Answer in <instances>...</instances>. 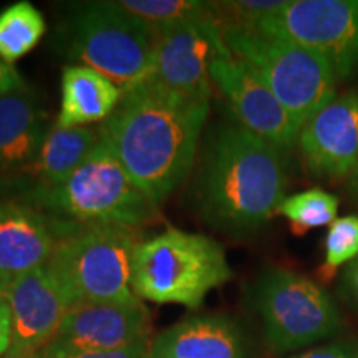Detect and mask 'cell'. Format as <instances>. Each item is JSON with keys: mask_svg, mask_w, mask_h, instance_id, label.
<instances>
[{"mask_svg": "<svg viewBox=\"0 0 358 358\" xmlns=\"http://www.w3.org/2000/svg\"><path fill=\"white\" fill-rule=\"evenodd\" d=\"M209 101L140 82L100 128L101 141L153 203L161 204L194 166Z\"/></svg>", "mask_w": 358, "mask_h": 358, "instance_id": "obj_1", "label": "cell"}, {"mask_svg": "<svg viewBox=\"0 0 358 358\" xmlns=\"http://www.w3.org/2000/svg\"><path fill=\"white\" fill-rule=\"evenodd\" d=\"M196 166V209L206 222L222 231H256L279 213L285 199L282 153L239 123H214Z\"/></svg>", "mask_w": 358, "mask_h": 358, "instance_id": "obj_2", "label": "cell"}, {"mask_svg": "<svg viewBox=\"0 0 358 358\" xmlns=\"http://www.w3.org/2000/svg\"><path fill=\"white\" fill-rule=\"evenodd\" d=\"M29 201L48 216L78 224L140 229L158 217V204L134 185L101 138L65 181L34 187Z\"/></svg>", "mask_w": 358, "mask_h": 358, "instance_id": "obj_3", "label": "cell"}, {"mask_svg": "<svg viewBox=\"0 0 358 358\" xmlns=\"http://www.w3.org/2000/svg\"><path fill=\"white\" fill-rule=\"evenodd\" d=\"M231 277L226 250L203 234L168 229L141 241L133 256V292L156 303L198 308L206 295Z\"/></svg>", "mask_w": 358, "mask_h": 358, "instance_id": "obj_4", "label": "cell"}, {"mask_svg": "<svg viewBox=\"0 0 358 358\" xmlns=\"http://www.w3.org/2000/svg\"><path fill=\"white\" fill-rule=\"evenodd\" d=\"M140 243V229L80 224L58 241L45 267L69 308L88 302H131L138 299L131 289V266Z\"/></svg>", "mask_w": 358, "mask_h": 358, "instance_id": "obj_5", "label": "cell"}, {"mask_svg": "<svg viewBox=\"0 0 358 358\" xmlns=\"http://www.w3.org/2000/svg\"><path fill=\"white\" fill-rule=\"evenodd\" d=\"M69 55L128 92L145 78L156 32L118 2L75 3L64 29Z\"/></svg>", "mask_w": 358, "mask_h": 358, "instance_id": "obj_6", "label": "cell"}, {"mask_svg": "<svg viewBox=\"0 0 358 358\" xmlns=\"http://www.w3.org/2000/svg\"><path fill=\"white\" fill-rule=\"evenodd\" d=\"M222 37L232 57L244 62L271 88L301 127L337 98L334 70L310 48L257 30L227 29Z\"/></svg>", "mask_w": 358, "mask_h": 358, "instance_id": "obj_7", "label": "cell"}, {"mask_svg": "<svg viewBox=\"0 0 358 358\" xmlns=\"http://www.w3.org/2000/svg\"><path fill=\"white\" fill-rule=\"evenodd\" d=\"M254 306L272 352L285 353L313 345L342 332L337 303L308 277L272 267L254 284Z\"/></svg>", "mask_w": 358, "mask_h": 358, "instance_id": "obj_8", "label": "cell"}, {"mask_svg": "<svg viewBox=\"0 0 358 358\" xmlns=\"http://www.w3.org/2000/svg\"><path fill=\"white\" fill-rule=\"evenodd\" d=\"M256 30L319 53L338 82L358 73V0H285Z\"/></svg>", "mask_w": 358, "mask_h": 358, "instance_id": "obj_9", "label": "cell"}, {"mask_svg": "<svg viewBox=\"0 0 358 358\" xmlns=\"http://www.w3.org/2000/svg\"><path fill=\"white\" fill-rule=\"evenodd\" d=\"M232 53L211 12L178 22L156 32L153 55L145 78L164 92L189 98L211 100V65Z\"/></svg>", "mask_w": 358, "mask_h": 358, "instance_id": "obj_10", "label": "cell"}, {"mask_svg": "<svg viewBox=\"0 0 358 358\" xmlns=\"http://www.w3.org/2000/svg\"><path fill=\"white\" fill-rule=\"evenodd\" d=\"M211 80L241 127L280 153L297 145L302 127L244 62L232 55L217 58L211 65Z\"/></svg>", "mask_w": 358, "mask_h": 358, "instance_id": "obj_11", "label": "cell"}, {"mask_svg": "<svg viewBox=\"0 0 358 358\" xmlns=\"http://www.w3.org/2000/svg\"><path fill=\"white\" fill-rule=\"evenodd\" d=\"M297 145L312 174L347 181L358 164V90L337 95L313 115Z\"/></svg>", "mask_w": 358, "mask_h": 358, "instance_id": "obj_12", "label": "cell"}, {"mask_svg": "<svg viewBox=\"0 0 358 358\" xmlns=\"http://www.w3.org/2000/svg\"><path fill=\"white\" fill-rule=\"evenodd\" d=\"M150 340V312L141 299H136L70 307L52 343L77 350H115Z\"/></svg>", "mask_w": 358, "mask_h": 358, "instance_id": "obj_13", "label": "cell"}, {"mask_svg": "<svg viewBox=\"0 0 358 358\" xmlns=\"http://www.w3.org/2000/svg\"><path fill=\"white\" fill-rule=\"evenodd\" d=\"M78 227L29 204L0 203V282L8 289L15 277L45 266L58 241Z\"/></svg>", "mask_w": 358, "mask_h": 358, "instance_id": "obj_14", "label": "cell"}, {"mask_svg": "<svg viewBox=\"0 0 358 358\" xmlns=\"http://www.w3.org/2000/svg\"><path fill=\"white\" fill-rule=\"evenodd\" d=\"M6 301L10 308L12 342L7 353L40 352L57 337L69 306L47 267L15 277Z\"/></svg>", "mask_w": 358, "mask_h": 358, "instance_id": "obj_15", "label": "cell"}, {"mask_svg": "<svg viewBox=\"0 0 358 358\" xmlns=\"http://www.w3.org/2000/svg\"><path fill=\"white\" fill-rule=\"evenodd\" d=\"M151 358H248V350L231 319L192 315L151 340Z\"/></svg>", "mask_w": 358, "mask_h": 358, "instance_id": "obj_16", "label": "cell"}, {"mask_svg": "<svg viewBox=\"0 0 358 358\" xmlns=\"http://www.w3.org/2000/svg\"><path fill=\"white\" fill-rule=\"evenodd\" d=\"M48 128L35 98L24 88L0 95V168L37 159Z\"/></svg>", "mask_w": 358, "mask_h": 358, "instance_id": "obj_17", "label": "cell"}, {"mask_svg": "<svg viewBox=\"0 0 358 358\" xmlns=\"http://www.w3.org/2000/svg\"><path fill=\"white\" fill-rule=\"evenodd\" d=\"M122 95V90L98 71L83 65L66 66L55 127L75 128L108 120Z\"/></svg>", "mask_w": 358, "mask_h": 358, "instance_id": "obj_18", "label": "cell"}, {"mask_svg": "<svg viewBox=\"0 0 358 358\" xmlns=\"http://www.w3.org/2000/svg\"><path fill=\"white\" fill-rule=\"evenodd\" d=\"M100 129L90 127H53L45 136L35 163L37 185L52 187L65 181L100 143Z\"/></svg>", "mask_w": 358, "mask_h": 358, "instance_id": "obj_19", "label": "cell"}, {"mask_svg": "<svg viewBox=\"0 0 358 358\" xmlns=\"http://www.w3.org/2000/svg\"><path fill=\"white\" fill-rule=\"evenodd\" d=\"M45 29L43 15L27 0L7 7L0 13V58L12 65L37 47Z\"/></svg>", "mask_w": 358, "mask_h": 358, "instance_id": "obj_20", "label": "cell"}, {"mask_svg": "<svg viewBox=\"0 0 358 358\" xmlns=\"http://www.w3.org/2000/svg\"><path fill=\"white\" fill-rule=\"evenodd\" d=\"M338 198L319 187L307 189L285 198L279 214L285 216L295 231L306 232L313 227L327 226L337 219Z\"/></svg>", "mask_w": 358, "mask_h": 358, "instance_id": "obj_21", "label": "cell"}, {"mask_svg": "<svg viewBox=\"0 0 358 358\" xmlns=\"http://www.w3.org/2000/svg\"><path fill=\"white\" fill-rule=\"evenodd\" d=\"M118 6L145 22L155 32L178 22L192 19L208 12L209 2L196 0H123Z\"/></svg>", "mask_w": 358, "mask_h": 358, "instance_id": "obj_22", "label": "cell"}, {"mask_svg": "<svg viewBox=\"0 0 358 358\" xmlns=\"http://www.w3.org/2000/svg\"><path fill=\"white\" fill-rule=\"evenodd\" d=\"M285 2L277 0H239V2H209V12L221 32L227 29L256 30L257 25L279 10Z\"/></svg>", "mask_w": 358, "mask_h": 358, "instance_id": "obj_23", "label": "cell"}, {"mask_svg": "<svg viewBox=\"0 0 358 358\" xmlns=\"http://www.w3.org/2000/svg\"><path fill=\"white\" fill-rule=\"evenodd\" d=\"M358 257V216L337 217L325 236V267L330 271Z\"/></svg>", "mask_w": 358, "mask_h": 358, "instance_id": "obj_24", "label": "cell"}, {"mask_svg": "<svg viewBox=\"0 0 358 358\" xmlns=\"http://www.w3.org/2000/svg\"><path fill=\"white\" fill-rule=\"evenodd\" d=\"M42 353L43 358H151V340L115 350H77L48 343Z\"/></svg>", "mask_w": 358, "mask_h": 358, "instance_id": "obj_25", "label": "cell"}, {"mask_svg": "<svg viewBox=\"0 0 358 358\" xmlns=\"http://www.w3.org/2000/svg\"><path fill=\"white\" fill-rule=\"evenodd\" d=\"M358 342L352 340H340V342L329 343V345L313 348L310 352L301 353L292 358H353L357 353Z\"/></svg>", "mask_w": 358, "mask_h": 358, "instance_id": "obj_26", "label": "cell"}, {"mask_svg": "<svg viewBox=\"0 0 358 358\" xmlns=\"http://www.w3.org/2000/svg\"><path fill=\"white\" fill-rule=\"evenodd\" d=\"M338 292L348 306L358 310V257L347 264L342 279H340Z\"/></svg>", "mask_w": 358, "mask_h": 358, "instance_id": "obj_27", "label": "cell"}, {"mask_svg": "<svg viewBox=\"0 0 358 358\" xmlns=\"http://www.w3.org/2000/svg\"><path fill=\"white\" fill-rule=\"evenodd\" d=\"M12 342V322L10 308L6 297H0V358L7 355Z\"/></svg>", "mask_w": 358, "mask_h": 358, "instance_id": "obj_28", "label": "cell"}, {"mask_svg": "<svg viewBox=\"0 0 358 358\" xmlns=\"http://www.w3.org/2000/svg\"><path fill=\"white\" fill-rule=\"evenodd\" d=\"M347 191H348V196H350V198L358 204V164L357 168L353 169L350 178L347 179Z\"/></svg>", "mask_w": 358, "mask_h": 358, "instance_id": "obj_29", "label": "cell"}, {"mask_svg": "<svg viewBox=\"0 0 358 358\" xmlns=\"http://www.w3.org/2000/svg\"><path fill=\"white\" fill-rule=\"evenodd\" d=\"M3 358H43L42 350L40 352H19V353H7Z\"/></svg>", "mask_w": 358, "mask_h": 358, "instance_id": "obj_30", "label": "cell"}, {"mask_svg": "<svg viewBox=\"0 0 358 358\" xmlns=\"http://www.w3.org/2000/svg\"><path fill=\"white\" fill-rule=\"evenodd\" d=\"M6 294H7V287L0 282V297H6Z\"/></svg>", "mask_w": 358, "mask_h": 358, "instance_id": "obj_31", "label": "cell"}, {"mask_svg": "<svg viewBox=\"0 0 358 358\" xmlns=\"http://www.w3.org/2000/svg\"><path fill=\"white\" fill-rule=\"evenodd\" d=\"M353 358H358V348H357V353H355V357H353Z\"/></svg>", "mask_w": 358, "mask_h": 358, "instance_id": "obj_32", "label": "cell"}, {"mask_svg": "<svg viewBox=\"0 0 358 358\" xmlns=\"http://www.w3.org/2000/svg\"><path fill=\"white\" fill-rule=\"evenodd\" d=\"M3 64V60H0V65H2Z\"/></svg>", "mask_w": 358, "mask_h": 358, "instance_id": "obj_33", "label": "cell"}]
</instances>
